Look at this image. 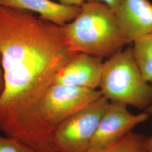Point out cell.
<instances>
[{"mask_svg": "<svg viewBox=\"0 0 152 152\" xmlns=\"http://www.w3.org/2000/svg\"><path fill=\"white\" fill-rule=\"evenodd\" d=\"M0 5L37 12L59 26L73 21L81 11V6L65 5L51 0H0Z\"/></svg>", "mask_w": 152, "mask_h": 152, "instance_id": "9c48e42d", "label": "cell"}, {"mask_svg": "<svg viewBox=\"0 0 152 152\" xmlns=\"http://www.w3.org/2000/svg\"><path fill=\"white\" fill-rule=\"evenodd\" d=\"M59 3L68 6H81L84 3L90 1H96V0H58Z\"/></svg>", "mask_w": 152, "mask_h": 152, "instance_id": "4fadbf2b", "label": "cell"}, {"mask_svg": "<svg viewBox=\"0 0 152 152\" xmlns=\"http://www.w3.org/2000/svg\"><path fill=\"white\" fill-rule=\"evenodd\" d=\"M149 136L131 132L113 145L101 152H147Z\"/></svg>", "mask_w": 152, "mask_h": 152, "instance_id": "8fae6325", "label": "cell"}, {"mask_svg": "<svg viewBox=\"0 0 152 152\" xmlns=\"http://www.w3.org/2000/svg\"><path fill=\"white\" fill-rule=\"evenodd\" d=\"M0 152H40L27 144L10 136L0 135Z\"/></svg>", "mask_w": 152, "mask_h": 152, "instance_id": "7c38bea8", "label": "cell"}, {"mask_svg": "<svg viewBox=\"0 0 152 152\" xmlns=\"http://www.w3.org/2000/svg\"><path fill=\"white\" fill-rule=\"evenodd\" d=\"M102 58L78 53L55 76L54 84H63L93 90L99 87Z\"/></svg>", "mask_w": 152, "mask_h": 152, "instance_id": "ba28073f", "label": "cell"}, {"mask_svg": "<svg viewBox=\"0 0 152 152\" xmlns=\"http://www.w3.org/2000/svg\"><path fill=\"white\" fill-rule=\"evenodd\" d=\"M78 53L63 26L32 11L0 5V55L5 86L0 99V131L41 152L50 149L51 132L38 109L58 73Z\"/></svg>", "mask_w": 152, "mask_h": 152, "instance_id": "6da1fadb", "label": "cell"}, {"mask_svg": "<svg viewBox=\"0 0 152 152\" xmlns=\"http://www.w3.org/2000/svg\"><path fill=\"white\" fill-rule=\"evenodd\" d=\"M102 97L100 90L53 84L41 102L39 117L53 134L55 128L64 120Z\"/></svg>", "mask_w": 152, "mask_h": 152, "instance_id": "5b68a950", "label": "cell"}, {"mask_svg": "<svg viewBox=\"0 0 152 152\" xmlns=\"http://www.w3.org/2000/svg\"><path fill=\"white\" fill-rule=\"evenodd\" d=\"M109 103L102 96L57 126L51 137L53 152H87Z\"/></svg>", "mask_w": 152, "mask_h": 152, "instance_id": "277c9868", "label": "cell"}, {"mask_svg": "<svg viewBox=\"0 0 152 152\" xmlns=\"http://www.w3.org/2000/svg\"><path fill=\"white\" fill-rule=\"evenodd\" d=\"M144 111L151 115L152 114V103ZM147 152H152V134L151 136H149Z\"/></svg>", "mask_w": 152, "mask_h": 152, "instance_id": "2e32d148", "label": "cell"}, {"mask_svg": "<svg viewBox=\"0 0 152 152\" xmlns=\"http://www.w3.org/2000/svg\"><path fill=\"white\" fill-rule=\"evenodd\" d=\"M133 44V53L142 75L152 83V32Z\"/></svg>", "mask_w": 152, "mask_h": 152, "instance_id": "30bf717a", "label": "cell"}, {"mask_svg": "<svg viewBox=\"0 0 152 152\" xmlns=\"http://www.w3.org/2000/svg\"><path fill=\"white\" fill-rule=\"evenodd\" d=\"M97 1L102 2L104 4H105L107 5L114 12L117 9L118 6L120 5V2L121 1V0H97Z\"/></svg>", "mask_w": 152, "mask_h": 152, "instance_id": "9a60e30c", "label": "cell"}, {"mask_svg": "<svg viewBox=\"0 0 152 152\" xmlns=\"http://www.w3.org/2000/svg\"><path fill=\"white\" fill-rule=\"evenodd\" d=\"M127 107L125 105L109 103L87 152H101L113 145L151 115L145 111L132 114Z\"/></svg>", "mask_w": 152, "mask_h": 152, "instance_id": "8992f818", "label": "cell"}, {"mask_svg": "<svg viewBox=\"0 0 152 152\" xmlns=\"http://www.w3.org/2000/svg\"><path fill=\"white\" fill-rule=\"evenodd\" d=\"M99 88L110 103L144 110L152 103V83L143 77L131 47L103 63Z\"/></svg>", "mask_w": 152, "mask_h": 152, "instance_id": "3957f363", "label": "cell"}, {"mask_svg": "<svg viewBox=\"0 0 152 152\" xmlns=\"http://www.w3.org/2000/svg\"><path fill=\"white\" fill-rule=\"evenodd\" d=\"M114 12L127 44L152 32V3L149 0H121Z\"/></svg>", "mask_w": 152, "mask_h": 152, "instance_id": "52a82bcc", "label": "cell"}, {"mask_svg": "<svg viewBox=\"0 0 152 152\" xmlns=\"http://www.w3.org/2000/svg\"><path fill=\"white\" fill-rule=\"evenodd\" d=\"M63 28L70 48L76 53L109 58L127 44L114 11L99 1L84 3L76 18Z\"/></svg>", "mask_w": 152, "mask_h": 152, "instance_id": "7a4b0ae2", "label": "cell"}, {"mask_svg": "<svg viewBox=\"0 0 152 152\" xmlns=\"http://www.w3.org/2000/svg\"><path fill=\"white\" fill-rule=\"evenodd\" d=\"M5 86V78L4 75V71L2 66V61H1V56L0 55V99L2 97L3 93L4 92Z\"/></svg>", "mask_w": 152, "mask_h": 152, "instance_id": "5bb4252c", "label": "cell"}]
</instances>
